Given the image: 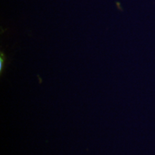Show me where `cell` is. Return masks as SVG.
Wrapping results in <instances>:
<instances>
[{
    "label": "cell",
    "mask_w": 155,
    "mask_h": 155,
    "mask_svg": "<svg viewBox=\"0 0 155 155\" xmlns=\"http://www.w3.org/2000/svg\"><path fill=\"white\" fill-rule=\"evenodd\" d=\"M5 56L3 53L1 54L0 57V71L2 73L4 68H5Z\"/></svg>",
    "instance_id": "cell-1"
}]
</instances>
